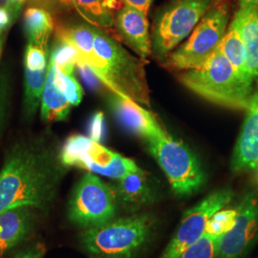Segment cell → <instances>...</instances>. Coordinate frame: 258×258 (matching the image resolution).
I'll return each instance as SVG.
<instances>
[{"mask_svg":"<svg viewBox=\"0 0 258 258\" xmlns=\"http://www.w3.org/2000/svg\"><path fill=\"white\" fill-rule=\"evenodd\" d=\"M51 132L27 134L8 149L0 170V212L29 207L45 212L52 207L68 167Z\"/></svg>","mask_w":258,"mask_h":258,"instance_id":"6da1fadb","label":"cell"},{"mask_svg":"<svg viewBox=\"0 0 258 258\" xmlns=\"http://www.w3.org/2000/svg\"><path fill=\"white\" fill-rule=\"evenodd\" d=\"M157 228L153 214L134 213L83 230L80 244L89 258H137L154 238Z\"/></svg>","mask_w":258,"mask_h":258,"instance_id":"7a4b0ae2","label":"cell"},{"mask_svg":"<svg viewBox=\"0 0 258 258\" xmlns=\"http://www.w3.org/2000/svg\"><path fill=\"white\" fill-rule=\"evenodd\" d=\"M179 81L205 100L230 108L249 109L254 95L253 87L219 50L202 66L182 72Z\"/></svg>","mask_w":258,"mask_h":258,"instance_id":"3957f363","label":"cell"},{"mask_svg":"<svg viewBox=\"0 0 258 258\" xmlns=\"http://www.w3.org/2000/svg\"><path fill=\"white\" fill-rule=\"evenodd\" d=\"M94 49L104 63L103 85L111 92L150 108L147 61L135 57L120 43L96 27Z\"/></svg>","mask_w":258,"mask_h":258,"instance_id":"277c9868","label":"cell"},{"mask_svg":"<svg viewBox=\"0 0 258 258\" xmlns=\"http://www.w3.org/2000/svg\"><path fill=\"white\" fill-rule=\"evenodd\" d=\"M217 0H167L157 11L151 33V55L164 62L188 37Z\"/></svg>","mask_w":258,"mask_h":258,"instance_id":"5b68a950","label":"cell"},{"mask_svg":"<svg viewBox=\"0 0 258 258\" xmlns=\"http://www.w3.org/2000/svg\"><path fill=\"white\" fill-rule=\"evenodd\" d=\"M230 14L229 2L217 0L184 43L168 55L164 65L177 71L202 66L219 46L228 29Z\"/></svg>","mask_w":258,"mask_h":258,"instance_id":"8992f818","label":"cell"},{"mask_svg":"<svg viewBox=\"0 0 258 258\" xmlns=\"http://www.w3.org/2000/svg\"><path fill=\"white\" fill-rule=\"evenodd\" d=\"M148 147L177 195H190L203 185L206 177L202 166L184 143L166 133L148 140Z\"/></svg>","mask_w":258,"mask_h":258,"instance_id":"52a82bcc","label":"cell"},{"mask_svg":"<svg viewBox=\"0 0 258 258\" xmlns=\"http://www.w3.org/2000/svg\"><path fill=\"white\" fill-rule=\"evenodd\" d=\"M119 206L110 184L86 173L75 187L68 203V219L83 230L100 227L116 218Z\"/></svg>","mask_w":258,"mask_h":258,"instance_id":"ba28073f","label":"cell"},{"mask_svg":"<svg viewBox=\"0 0 258 258\" xmlns=\"http://www.w3.org/2000/svg\"><path fill=\"white\" fill-rule=\"evenodd\" d=\"M231 189H219L209 194L200 203L184 212L178 230L160 258H179L185 249L199 239L206 231L212 215L230 203Z\"/></svg>","mask_w":258,"mask_h":258,"instance_id":"9c48e42d","label":"cell"},{"mask_svg":"<svg viewBox=\"0 0 258 258\" xmlns=\"http://www.w3.org/2000/svg\"><path fill=\"white\" fill-rule=\"evenodd\" d=\"M236 209L234 227L219 238L217 258H242L258 239L257 195L245 194Z\"/></svg>","mask_w":258,"mask_h":258,"instance_id":"30bf717a","label":"cell"},{"mask_svg":"<svg viewBox=\"0 0 258 258\" xmlns=\"http://www.w3.org/2000/svg\"><path fill=\"white\" fill-rule=\"evenodd\" d=\"M75 167L114 180L141 169L133 160L121 156L93 140L83 151Z\"/></svg>","mask_w":258,"mask_h":258,"instance_id":"8fae6325","label":"cell"},{"mask_svg":"<svg viewBox=\"0 0 258 258\" xmlns=\"http://www.w3.org/2000/svg\"><path fill=\"white\" fill-rule=\"evenodd\" d=\"M112 110L123 128L146 139L166 135L165 129L158 122L155 116L134 101L112 93L109 99Z\"/></svg>","mask_w":258,"mask_h":258,"instance_id":"7c38bea8","label":"cell"},{"mask_svg":"<svg viewBox=\"0 0 258 258\" xmlns=\"http://www.w3.org/2000/svg\"><path fill=\"white\" fill-rule=\"evenodd\" d=\"M120 39L143 60L152 54L148 15L140 10L123 5L114 20Z\"/></svg>","mask_w":258,"mask_h":258,"instance_id":"4fadbf2b","label":"cell"},{"mask_svg":"<svg viewBox=\"0 0 258 258\" xmlns=\"http://www.w3.org/2000/svg\"><path fill=\"white\" fill-rule=\"evenodd\" d=\"M110 184L118 206L127 212H136L158 198L156 186L148 173L142 169L130 173Z\"/></svg>","mask_w":258,"mask_h":258,"instance_id":"5bb4252c","label":"cell"},{"mask_svg":"<svg viewBox=\"0 0 258 258\" xmlns=\"http://www.w3.org/2000/svg\"><path fill=\"white\" fill-rule=\"evenodd\" d=\"M258 164V93H254L231 158L233 172L253 169Z\"/></svg>","mask_w":258,"mask_h":258,"instance_id":"9a60e30c","label":"cell"},{"mask_svg":"<svg viewBox=\"0 0 258 258\" xmlns=\"http://www.w3.org/2000/svg\"><path fill=\"white\" fill-rule=\"evenodd\" d=\"M34 226L32 208L18 207L0 212V257L27 239Z\"/></svg>","mask_w":258,"mask_h":258,"instance_id":"2e32d148","label":"cell"},{"mask_svg":"<svg viewBox=\"0 0 258 258\" xmlns=\"http://www.w3.org/2000/svg\"><path fill=\"white\" fill-rule=\"evenodd\" d=\"M233 20L239 27L245 46L246 66L250 83L258 93V6L240 5Z\"/></svg>","mask_w":258,"mask_h":258,"instance_id":"e0dca14e","label":"cell"},{"mask_svg":"<svg viewBox=\"0 0 258 258\" xmlns=\"http://www.w3.org/2000/svg\"><path fill=\"white\" fill-rule=\"evenodd\" d=\"M55 65L49 61L48 75L41 99V118L47 122L64 120L71 110L72 104L55 86L54 82Z\"/></svg>","mask_w":258,"mask_h":258,"instance_id":"ac0fdd59","label":"cell"},{"mask_svg":"<svg viewBox=\"0 0 258 258\" xmlns=\"http://www.w3.org/2000/svg\"><path fill=\"white\" fill-rule=\"evenodd\" d=\"M23 26L28 43L48 50L49 38L55 28L51 13L39 7L30 6L24 12Z\"/></svg>","mask_w":258,"mask_h":258,"instance_id":"d6986e66","label":"cell"},{"mask_svg":"<svg viewBox=\"0 0 258 258\" xmlns=\"http://www.w3.org/2000/svg\"><path fill=\"white\" fill-rule=\"evenodd\" d=\"M217 50H219L222 54L226 56V58L231 62V64L238 72L241 78L252 86L246 66L244 41L239 27L237 26L236 22L233 19L222 38Z\"/></svg>","mask_w":258,"mask_h":258,"instance_id":"ffe728a7","label":"cell"},{"mask_svg":"<svg viewBox=\"0 0 258 258\" xmlns=\"http://www.w3.org/2000/svg\"><path fill=\"white\" fill-rule=\"evenodd\" d=\"M47 75L48 67L39 71H32L25 68L23 115L26 120H32L35 117L41 103Z\"/></svg>","mask_w":258,"mask_h":258,"instance_id":"44dd1931","label":"cell"},{"mask_svg":"<svg viewBox=\"0 0 258 258\" xmlns=\"http://www.w3.org/2000/svg\"><path fill=\"white\" fill-rule=\"evenodd\" d=\"M76 11L90 25L109 28L114 25L113 13L106 5V0H74Z\"/></svg>","mask_w":258,"mask_h":258,"instance_id":"7402d4cb","label":"cell"},{"mask_svg":"<svg viewBox=\"0 0 258 258\" xmlns=\"http://www.w3.org/2000/svg\"><path fill=\"white\" fill-rule=\"evenodd\" d=\"M80 59L81 54L73 44L64 39L55 37V43L49 51L50 62L58 70L72 74Z\"/></svg>","mask_w":258,"mask_h":258,"instance_id":"603a6c76","label":"cell"},{"mask_svg":"<svg viewBox=\"0 0 258 258\" xmlns=\"http://www.w3.org/2000/svg\"><path fill=\"white\" fill-rule=\"evenodd\" d=\"M54 82L57 89L64 95L72 105H79L83 100V89L73 73H64L55 66Z\"/></svg>","mask_w":258,"mask_h":258,"instance_id":"cb8c5ba5","label":"cell"},{"mask_svg":"<svg viewBox=\"0 0 258 258\" xmlns=\"http://www.w3.org/2000/svg\"><path fill=\"white\" fill-rule=\"evenodd\" d=\"M220 236L205 232L194 245L184 250L179 258H217Z\"/></svg>","mask_w":258,"mask_h":258,"instance_id":"d4e9b609","label":"cell"},{"mask_svg":"<svg viewBox=\"0 0 258 258\" xmlns=\"http://www.w3.org/2000/svg\"><path fill=\"white\" fill-rule=\"evenodd\" d=\"M237 213V209H222L215 212L208 221L205 232L215 236L224 235L234 227Z\"/></svg>","mask_w":258,"mask_h":258,"instance_id":"484cf974","label":"cell"},{"mask_svg":"<svg viewBox=\"0 0 258 258\" xmlns=\"http://www.w3.org/2000/svg\"><path fill=\"white\" fill-rule=\"evenodd\" d=\"M12 95L11 75L7 68L0 70V138L9 116Z\"/></svg>","mask_w":258,"mask_h":258,"instance_id":"4316f807","label":"cell"},{"mask_svg":"<svg viewBox=\"0 0 258 258\" xmlns=\"http://www.w3.org/2000/svg\"><path fill=\"white\" fill-rule=\"evenodd\" d=\"M49 57V50L28 43L25 50V68L32 71H39L48 67L47 58Z\"/></svg>","mask_w":258,"mask_h":258,"instance_id":"83f0119b","label":"cell"},{"mask_svg":"<svg viewBox=\"0 0 258 258\" xmlns=\"http://www.w3.org/2000/svg\"><path fill=\"white\" fill-rule=\"evenodd\" d=\"M31 6L46 10L52 15L68 13L75 8L74 0H28Z\"/></svg>","mask_w":258,"mask_h":258,"instance_id":"f1b7e54d","label":"cell"},{"mask_svg":"<svg viewBox=\"0 0 258 258\" xmlns=\"http://www.w3.org/2000/svg\"><path fill=\"white\" fill-rule=\"evenodd\" d=\"M88 133L89 138L97 143H101L105 137L106 134V124H105V118L103 113L99 111L96 112L89 121L88 124Z\"/></svg>","mask_w":258,"mask_h":258,"instance_id":"f546056e","label":"cell"},{"mask_svg":"<svg viewBox=\"0 0 258 258\" xmlns=\"http://www.w3.org/2000/svg\"><path fill=\"white\" fill-rule=\"evenodd\" d=\"M76 67L78 68V70L82 76L84 83H86V85L89 88L100 89V87L102 86V84L101 80L99 79V77L96 75V73L93 71L92 68L88 65V63L83 60L82 56H81V59L79 60V62H78Z\"/></svg>","mask_w":258,"mask_h":258,"instance_id":"4dcf8cb0","label":"cell"},{"mask_svg":"<svg viewBox=\"0 0 258 258\" xmlns=\"http://www.w3.org/2000/svg\"><path fill=\"white\" fill-rule=\"evenodd\" d=\"M46 249L43 244L36 243L19 251L13 258H43Z\"/></svg>","mask_w":258,"mask_h":258,"instance_id":"1f68e13d","label":"cell"},{"mask_svg":"<svg viewBox=\"0 0 258 258\" xmlns=\"http://www.w3.org/2000/svg\"><path fill=\"white\" fill-rule=\"evenodd\" d=\"M27 1L28 0H6L5 7L9 11L13 23L19 19L21 9Z\"/></svg>","mask_w":258,"mask_h":258,"instance_id":"d6a6232c","label":"cell"},{"mask_svg":"<svg viewBox=\"0 0 258 258\" xmlns=\"http://www.w3.org/2000/svg\"><path fill=\"white\" fill-rule=\"evenodd\" d=\"M120 3H122L123 5L140 10L146 15H148L149 9L151 7V4L153 2V0H120Z\"/></svg>","mask_w":258,"mask_h":258,"instance_id":"836d02e7","label":"cell"},{"mask_svg":"<svg viewBox=\"0 0 258 258\" xmlns=\"http://www.w3.org/2000/svg\"><path fill=\"white\" fill-rule=\"evenodd\" d=\"M13 24L9 11L5 6H0V30H6Z\"/></svg>","mask_w":258,"mask_h":258,"instance_id":"e575fe53","label":"cell"},{"mask_svg":"<svg viewBox=\"0 0 258 258\" xmlns=\"http://www.w3.org/2000/svg\"><path fill=\"white\" fill-rule=\"evenodd\" d=\"M240 5L246 6H258V0H241Z\"/></svg>","mask_w":258,"mask_h":258,"instance_id":"d590c367","label":"cell"},{"mask_svg":"<svg viewBox=\"0 0 258 258\" xmlns=\"http://www.w3.org/2000/svg\"><path fill=\"white\" fill-rule=\"evenodd\" d=\"M253 170H254V172H253V183L258 186V164L257 166L253 168Z\"/></svg>","mask_w":258,"mask_h":258,"instance_id":"8d00e7d4","label":"cell"},{"mask_svg":"<svg viewBox=\"0 0 258 258\" xmlns=\"http://www.w3.org/2000/svg\"><path fill=\"white\" fill-rule=\"evenodd\" d=\"M0 33H1V30H0Z\"/></svg>","mask_w":258,"mask_h":258,"instance_id":"74e56055","label":"cell"},{"mask_svg":"<svg viewBox=\"0 0 258 258\" xmlns=\"http://www.w3.org/2000/svg\"><path fill=\"white\" fill-rule=\"evenodd\" d=\"M240 1H241V0H239V2H240Z\"/></svg>","mask_w":258,"mask_h":258,"instance_id":"f35d334b","label":"cell"}]
</instances>
